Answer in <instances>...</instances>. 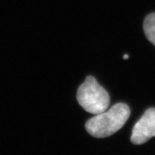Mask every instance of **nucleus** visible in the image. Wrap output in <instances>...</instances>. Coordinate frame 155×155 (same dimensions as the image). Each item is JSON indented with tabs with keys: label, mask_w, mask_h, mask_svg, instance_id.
<instances>
[{
	"label": "nucleus",
	"mask_w": 155,
	"mask_h": 155,
	"mask_svg": "<svg viewBox=\"0 0 155 155\" xmlns=\"http://www.w3.org/2000/svg\"><path fill=\"white\" fill-rule=\"evenodd\" d=\"M130 109L124 103H117L108 110L96 114L85 124L87 132L95 138H106L116 133L130 116Z\"/></svg>",
	"instance_id": "obj_1"
},
{
	"label": "nucleus",
	"mask_w": 155,
	"mask_h": 155,
	"mask_svg": "<svg viewBox=\"0 0 155 155\" xmlns=\"http://www.w3.org/2000/svg\"><path fill=\"white\" fill-rule=\"evenodd\" d=\"M79 104L87 112L98 114L106 111L110 105V95L94 77L89 76L80 86L77 94Z\"/></svg>",
	"instance_id": "obj_2"
},
{
	"label": "nucleus",
	"mask_w": 155,
	"mask_h": 155,
	"mask_svg": "<svg viewBox=\"0 0 155 155\" xmlns=\"http://www.w3.org/2000/svg\"><path fill=\"white\" fill-rule=\"evenodd\" d=\"M155 136V108H150L133 127L131 141L135 145L145 143Z\"/></svg>",
	"instance_id": "obj_3"
},
{
	"label": "nucleus",
	"mask_w": 155,
	"mask_h": 155,
	"mask_svg": "<svg viewBox=\"0 0 155 155\" xmlns=\"http://www.w3.org/2000/svg\"><path fill=\"white\" fill-rule=\"evenodd\" d=\"M143 30L148 40L155 46V13L150 14L146 17Z\"/></svg>",
	"instance_id": "obj_4"
},
{
	"label": "nucleus",
	"mask_w": 155,
	"mask_h": 155,
	"mask_svg": "<svg viewBox=\"0 0 155 155\" xmlns=\"http://www.w3.org/2000/svg\"><path fill=\"white\" fill-rule=\"evenodd\" d=\"M124 58V59H125V60H127V59L128 58V54H125V55H124V58Z\"/></svg>",
	"instance_id": "obj_5"
}]
</instances>
